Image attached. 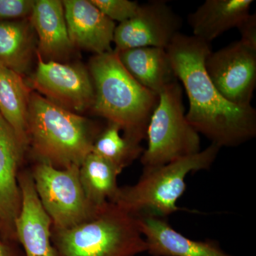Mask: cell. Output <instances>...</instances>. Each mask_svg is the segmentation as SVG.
<instances>
[{
    "label": "cell",
    "instance_id": "cell-2",
    "mask_svg": "<svg viewBox=\"0 0 256 256\" xmlns=\"http://www.w3.org/2000/svg\"><path fill=\"white\" fill-rule=\"evenodd\" d=\"M89 70L96 114L118 126L126 137L142 142L159 96L131 76L114 50L94 56Z\"/></svg>",
    "mask_w": 256,
    "mask_h": 256
},
{
    "label": "cell",
    "instance_id": "cell-16",
    "mask_svg": "<svg viewBox=\"0 0 256 256\" xmlns=\"http://www.w3.org/2000/svg\"><path fill=\"white\" fill-rule=\"evenodd\" d=\"M30 22L38 36L40 56L56 60L70 53L74 46L69 38L62 1H35Z\"/></svg>",
    "mask_w": 256,
    "mask_h": 256
},
{
    "label": "cell",
    "instance_id": "cell-8",
    "mask_svg": "<svg viewBox=\"0 0 256 256\" xmlns=\"http://www.w3.org/2000/svg\"><path fill=\"white\" fill-rule=\"evenodd\" d=\"M208 76L224 98L234 105L248 107L256 86V50L242 41L215 52L205 62Z\"/></svg>",
    "mask_w": 256,
    "mask_h": 256
},
{
    "label": "cell",
    "instance_id": "cell-10",
    "mask_svg": "<svg viewBox=\"0 0 256 256\" xmlns=\"http://www.w3.org/2000/svg\"><path fill=\"white\" fill-rule=\"evenodd\" d=\"M181 28L182 18L166 2L156 0L140 4L133 18L116 26L114 50L148 46L166 50Z\"/></svg>",
    "mask_w": 256,
    "mask_h": 256
},
{
    "label": "cell",
    "instance_id": "cell-6",
    "mask_svg": "<svg viewBox=\"0 0 256 256\" xmlns=\"http://www.w3.org/2000/svg\"><path fill=\"white\" fill-rule=\"evenodd\" d=\"M158 96L146 129L148 148L140 156L144 168L168 164L201 151L200 134L186 118L178 80L168 85Z\"/></svg>",
    "mask_w": 256,
    "mask_h": 256
},
{
    "label": "cell",
    "instance_id": "cell-14",
    "mask_svg": "<svg viewBox=\"0 0 256 256\" xmlns=\"http://www.w3.org/2000/svg\"><path fill=\"white\" fill-rule=\"evenodd\" d=\"M152 256H234L224 252L218 242L194 240L173 228L164 218H136Z\"/></svg>",
    "mask_w": 256,
    "mask_h": 256
},
{
    "label": "cell",
    "instance_id": "cell-25",
    "mask_svg": "<svg viewBox=\"0 0 256 256\" xmlns=\"http://www.w3.org/2000/svg\"><path fill=\"white\" fill-rule=\"evenodd\" d=\"M16 244V242L6 240L0 234V256H24Z\"/></svg>",
    "mask_w": 256,
    "mask_h": 256
},
{
    "label": "cell",
    "instance_id": "cell-18",
    "mask_svg": "<svg viewBox=\"0 0 256 256\" xmlns=\"http://www.w3.org/2000/svg\"><path fill=\"white\" fill-rule=\"evenodd\" d=\"M30 94L22 76L0 64V114L28 148V117Z\"/></svg>",
    "mask_w": 256,
    "mask_h": 256
},
{
    "label": "cell",
    "instance_id": "cell-7",
    "mask_svg": "<svg viewBox=\"0 0 256 256\" xmlns=\"http://www.w3.org/2000/svg\"><path fill=\"white\" fill-rule=\"evenodd\" d=\"M80 166L57 169L38 162L31 172L42 206L50 216L52 228L68 229L92 220L101 207L88 200L79 176Z\"/></svg>",
    "mask_w": 256,
    "mask_h": 256
},
{
    "label": "cell",
    "instance_id": "cell-1",
    "mask_svg": "<svg viewBox=\"0 0 256 256\" xmlns=\"http://www.w3.org/2000/svg\"><path fill=\"white\" fill-rule=\"evenodd\" d=\"M166 50L188 97L186 118L198 134L220 148L238 146L255 137V108L229 102L207 74L205 62L212 52L210 43L178 33Z\"/></svg>",
    "mask_w": 256,
    "mask_h": 256
},
{
    "label": "cell",
    "instance_id": "cell-12",
    "mask_svg": "<svg viewBox=\"0 0 256 256\" xmlns=\"http://www.w3.org/2000/svg\"><path fill=\"white\" fill-rule=\"evenodd\" d=\"M22 208L15 223L16 242L24 256H55L52 242V223L37 196L31 172L18 173Z\"/></svg>",
    "mask_w": 256,
    "mask_h": 256
},
{
    "label": "cell",
    "instance_id": "cell-24",
    "mask_svg": "<svg viewBox=\"0 0 256 256\" xmlns=\"http://www.w3.org/2000/svg\"><path fill=\"white\" fill-rule=\"evenodd\" d=\"M236 28L242 36L240 41L256 50V15L249 14Z\"/></svg>",
    "mask_w": 256,
    "mask_h": 256
},
{
    "label": "cell",
    "instance_id": "cell-9",
    "mask_svg": "<svg viewBox=\"0 0 256 256\" xmlns=\"http://www.w3.org/2000/svg\"><path fill=\"white\" fill-rule=\"evenodd\" d=\"M32 84L44 97L67 110L82 112L94 106L92 77L82 66L45 62L38 54Z\"/></svg>",
    "mask_w": 256,
    "mask_h": 256
},
{
    "label": "cell",
    "instance_id": "cell-20",
    "mask_svg": "<svg viewBox=\"0 0 256 256\" xmlns=\"http://www.w3.org/2000/svg\"><path fill=\"white\" fill-rule=\"evenodd\" d=\"M122 172L101 156L90 153L79 168V176L86 196L94 206L112 202L118 192V176Z\"/></svg>",
    "mask_w": 256,
    "mask_h": 256
},
{
    "label": "cell",
    "instance_id": "cell-3",
    "mask_svg": "<svg viewBox=\"0 0 256 256\" xmlns=\"http://www.w3.org/2000/svg\"><path fill=\"white\" fill-rule=\"evenodd\" d=\"M95 134L86 119L43 96L30 94L28 146H31L38 162L57 169L80 166L92 152Z\"/></svg>",
    "mask_w": 256,
    "mask_h": 256
},
{
    "label": "cell",
    "instance_id": "cell-22",
    "mask_svg": "<svg viewBox=\"0 0 256 256\" xmlns=\"http://www.w3.org/2000/svg\"><path fill=\"white\" fill-rule=\"evenodd\" d=\"M101 12L114 21L122 23L133 18L140 4L129 0H90Z\"/></svg>",
    "mask_w": 256,
    "mask_h": 256
},
{
    "label": "cell",
    "instance_id": "cell-11",
    "mask_svg": "<svg viewBox=\"0 0 256 256\" xmlns=\"http://www.w3.org/2000/svg\"><path fill=\"white\" fill-rule=\"evenodd\" d=\"M25 148L0 114V234L16 242L15 223L22 208L18 170Z\"/></svg>",
    "mask_w": 256,
    "mask_h": 256
},
{
    "label": "cell",
    "instance_id": "cell-19",
    "mask_svg": "<svg viewBox=\"0 0 256 256\" xmlns=\"http://www.w3.org/2000/svg\"><path fill=\"white\" fill-rule=\"evenodd\" d=\"M31 22L0 20V64L20 76L28 72L33 56Z\"/></svg>",
    "mask_w": 256,
    "mask_h": 256
},
{
    "label": "cell",
    "instance_id": "cell-15",
    "mask_svg": "<svg viewBox=\"0 0 256 256\" xmlns=\"http://www.w3.org/2000/svg\"><path fill=\"white\" fill-rule=\"evenodd\" d=\"M114 52L131 76L156 95L178 80L168 52L164 48L138 47Z\"/></svg>",
    "mask_w": 256,
    "mask_h": 256
},
{
    "label": "cell",
    "instance_id": "cell-13",
    "mask_svg": "<svg viewBox=\"0 0 256 256\" xmlns=\"http://www.w3.org/2000/svg\"><path fill=\"white\" fill-rule=\"evenodd\" d=\"M64 14L69 38L76 46L96 54L112 52L116 24L89 0H65Z\"/></svg>",
    "mask_w": 256,
    "mask_h": 256
},
{
    "label": "cell",
    "instance_id": "cell-23",
    "mask_svg": "<svg viewBox=\"0 0 256 256\" xmlns=\"http://www.w3.org/2000/svg\"><path fill=\"white\" fill-rule=\"evenodd\" d=\"M34 4L33 0H0V20L31 16Z\"/></svg>",
    "mask_w": 256,
    "mask_h": 256
},
{
    "label": "cell",
    "instance_id": "cell-5",
    "mask_svg": "<svg viewBox=\"0 0 256 256\" xmlns=\"http://www.w3.org/2000/svg\"><path fill=\"white\" fill-rule=\"evenodd\" d=\"M52 242L55 256H136L146 252L137 218L111 202L76 226L52 228Z\"/></svg>",
    "mask_w": 256,
    "mask_h": 256
},
{
    "label": "cell",
    "instance_id": "cell-21",
    "mask_svg": "<svg viewBox=\"0 0 256 256\" xmlns=\"http://www.w3.org/2000/svg\"><path fill=\"white\" fill-rule=\"evenodd\" d=\"M117 124L109 122L108 127L96 138L92 152L114 164L120 171L142 156L144 149L140 143L122 136Z\"/></svg>",
    "mask_w": 256,
    "mask_h": 256
},
{
    "label": "cell",
    "instance_id": "cell-4",
    "mask_svg": "<svg viewBox=\"0 0 256 256\" xmlns=\"http://www.w3.org/2000/svg\"><path fill=\"white\" fill-rule=\"evenodd\" d=\"M220 146L215 144L193 156L168 164L144 168L139 181L132 186L120 188L111 203L136 218H164L181 210L176 202L186 191L190 173L210 169L218 156Z\"/></svg>",
    "mask_w": 256,
    "mask_h": 256
},
{
    "label": "cell",
    "instance_id": "cell-17",
    "mask_svg": "<svg viewBox=\"0 0 256 256\" xmlns=\"http://www.w3.org/2000/svg\"><path fill=\"white\" fill-rule=\"evenodd\" d=\"M252 0H206L188 14L194 36L210 43L224 32L237 28L250 14Z\"/></svg>",
    "mask_w": 256,
    "mask_h": 256
}]
</instances>
